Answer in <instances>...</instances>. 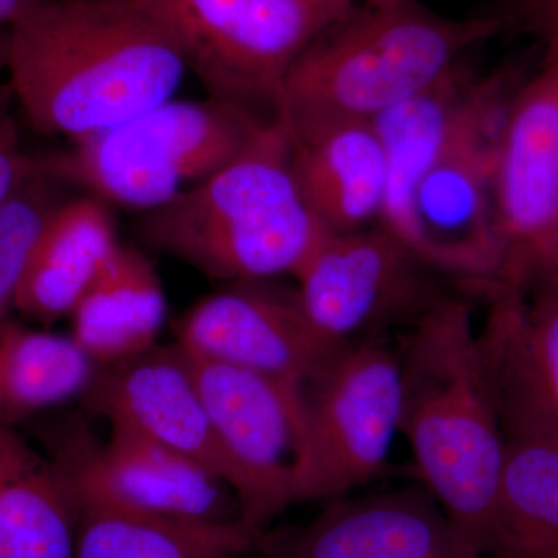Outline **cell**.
<instances>
[{"mask_svg": "<svg viewBox=\"0 0 558 558\" xmlns=\"http://www.w3.org/2000/svg\"><path fill=\"white\" fill-rule=\"evenodd\" d=\"M83 2H110V0H83Z\"/></svg>", "mask_w": 558, "mask_h": 558, "instance_id": "30", "label": "cell"}, {"mask_svg": "<svg viewBox=\"0 0 558 558\" xmlns=\"http://www.w3.org/2000/svg\"><path fill=\"white\" fill-rule=\"evenodd\" d=\"M167 301L156 267L138 248L117 244L72 314V339L97 366L157 347Z\"/></svg>", "mask_w": 558, "mask_h": 558, "instance_id": "18", "label": "cell"}, {"mask_svg": "<svg viewBox=\"0 0 558 558\" xmlns=\"http://www.w3.org/2000/svg\"><path fill=\"white\" fill-rule=\"evenodd\" d=\"M78 520L57 465L0 425V558H75Z\"/></svg>", "mask_w": 558, "mask_h": 558, "instance_id": "19", "label": "cell"}, {"mask_svg": "<svg viewBox=\"0 0 558 558\" xmlns=\"http://www.w3.org/2000/svg\"><path fill=\"white\" fill-rule=\"evenodd\" d=\"M538 36L543 57L510 102L495 172L505 289L521 292L558 278V27Z\"/></svg>", "mask_w": 558, "mask_h": 558, "instance_id": "9", "label": "cell"}, {"mask_svg": "<svg viewBox=\"0 0 558 558\" xmlns=\"http://www.w3.org/2000/svg\"><path fill=\"white\" fill-rule=\"evenodd\" d=\"M295 502L339 499L384 473L402 418L400 352L376 339L341 349L304 387Z\"/></svg>", "mask_w": 558, "mask_h": 558, "instance_id": "8", "label": "cell"}, {"mask_svg": "<svg viewBox=\"0 0 558 558\" xmlns=\"http://www.w3.org/2000/svg\"><path fill=\"white\" fill-rule=\"evenodd\" d=\"M191 354L230 363L304 388L348 347L330 339L303 310L296 289L269 279L230 282L175 325Z\"/></svg>", "mask_w": 558, "mask_h": 558, "instance_id": "13", "label": "cell"}, {"mask_svg": "<svg viewBox=\"0 0 558 558\" xmlns=\"http://www.w3.org/2000/svg\"><path fill=\"white\" fill-rule=\"evenodd\" d=\"M38 436L46 457L87 508L194 521L241 519L229 512V486L190 459L123 425L97 442L81 418L43 425Z\"/></svg>", "mask_w": 558, "mask_h": 558, "instance_id": "10", "label": "cell"}, {"mask_svg": "<svg viewBox=\"0 0 558 558\" xmlns=\"http://www.w3.org/2000/svg\"><path fill=\"white\" fill-rule=\"evenodd\" d=\"M10 53V28H0V72L7 70Z\"/></svg>", "mask_w": 558, "mask_h": 558, "instance_id": "29", "label": "cell"}, {"mask_svg": "<svg viewBox=\"0 0 558 558\" xmlns=\"http://www.w3.org/2000/svg\"><path fill=\"white\" fill-rule=\"evenodd\" d=\"M7 70L33 126L76 140L171 100L189 69L142 0H49L10 27Z\"/></svg>", "mask_w": 558, "mask_h": 558, "instance_id": "1", "label": "cell"}, {"mask_svg": "<svg viewBox=\"0 0 558 558\" xmlns=\"http://www.w3.org/2000/svg\"><path fill=\"white\" fill-rule=\"evenodd\" d=\"M182 351L220 442L244 480L241 519L264 531L295 505L304 388Z\"/></svg>", "mask_w": 558, "mask_h": 558, "instance_id": "11", "label": "cell"}, {"mask_svg": "<svg viewBox=\"0 0 558 558\" xmlns=\"http://www.w3.org/2000/svg\"><path fill=\"white\" fill-rule=\"evenodd\" d=\"M508 31L499 14L450 20L417 0H363L311 44L282 81L275 117L296 142L341 121H373Z\"/></svg>", "mask_w": 558, "mask_h": 558, "instance_id": "3", "label": "cell"}, {"mask_svg": "<svg viewBox=\"0 0 558 558\" xmlns=\"http://www.w3.org/2000/svg\"><path fill=\"white\" fill-rule=\"evenodd\" d=\"M427 267L385 229L326 230L293 271L303 310L341 344L389 325H414L442 296Z\"/></svg>", "mask_w": 558, "mask_h": 558, "instance_id": "12", "label": "cell"}, {"mask_svg": "<svg viewBox=\"0 0 558 558\" xmlns=\"http://www.w3.org/2000/svg\"><path fill=\"white\" fill-rule=\"evenodd\" d=\"M517 83L513 70H499L476 83L468 108L418 179L405 242L427 269L487 295L505 289L495 172Z\"/></svg>", "mask_w": 558, "mask_h": 558, "instance_id": "6", "label": "cell"}, {"mask_svg": "<svg viewBox=\"0 0 558 558\" xmlns=\"http://www.w3.org/2000/svg\"><path fill=\"white\" fill-rule=\"evenodd\" d=\"M402 418L422 486L483 558L502 461L505 433L464 301L442 296L400 351Z\"/></svg>", "mask_w": 558, "mask_h": 558, "instance_id": "2", "label": "cell"}, {"mask_svg": "<svg viewBox=\"0 0 558 558\" xmlns=\"http://www.w3.org/2000/svg\"><path fill=\"white\" fill-rule=\"evenodd\" d=\"M81 400L110 425L135 429L201 465L229 486L240 505L244 480L220 442L178 343L97 366Z\"/></svg>", "mask_w": 558, "mask_h": 558, "instance_id": "14", "label": "cell"}, {"mask_svg": "<svg viewBox=\"0 0 558 558\" xmlns=\"http://www.w3.org/2000/svg\"><path fill=\"white\" fill-rule=\"evenodd\" d=\"M264 531L242 519L194 521L87 508L75 558H244L260 554Z\"/></svg>", "mask_w": 558, "mask_h": 558, "instance_id": "23", "label": "cell"}, {"mask_svg": "<svg viewBox=\"0 0 558 558\" xmlns=\"http://www.w3.org/2000/svg\"><path fill=\"white\" fill-rule=\"evenodd\" d=\"M5 98L0 92V208L38 170V160L22 153L20 135L7 110Z\"/></svg>", "mask_w": 558, "mask_h": 558, "instance_id": "26", "label": "cell"}, {"mask_svg": "<svg viewBox=\"0 0 558 558\" xmlns=\"http://www.w3.org/2000/svg\"><path fill=\"white\" fill-rule=\"evenodd\" d=\"M476 83L458 64L438 83L371 121L387 160L381 229L403 245L410 233L411 204L418 179L468 108Z\"/></svg>", "mask_w": 558, "mask_h": 558, "instance_id": "21", "label": "cell"}, {"mask_svg": "<svg viewBox=\"0 0 558 558\" xmlns=\"http://www.w3.org/2000/svg\"><path fill=\"white\" fill-rule=\"evenodd\" d=\"M304 202L325 229L362 230L384 211L387 160L371 121H341L292 142Z\"/></svg>", "mask_w": 558, "mask_h": 558, "instance_id": "17", "label": "cell"}, {"mask_svg": "<svg viewBox=\"0 0 558 558\" xmlns=\"http://www.w3.org/2000/svg\"><path fill=\"white\" fill-rule=\"evenodd\" d=\"M170 25L209 98L274 119L282 81L363 0H142Z\"/></svg>", "mask_w": 558, "mask_h": 558, "instance_id": "7", "label": "cell"}, {"mask_svg": "<svg viewBox=\"0 0 558 558\" xmlns=\"http://www.w3.org/2000/svg\"><path fill=\"white\" fill-rule=\"evenodd\" d=\"M499 16L508 28L538 33L549 27H558V0H506Z\"/></svg>", "mask_w": 558, "mask_h": 558, "instance_id": "27", "label": "cell"}, {"mask_svg": "<svg viewBox=\"0 0 558 558\" xmlns=\"http://www.w3.org/2000/svg\"><path fill=\"white\" fill-rule=\"evenodd\" d=\"M97 365L72 337L20 323L0 325V425L17 424L80 398Z\"/></svg>", "mask_w": 558, "mask_h": 558, "instance_id": "24", "label": "cell"}, {"mask_svg": "<svg viewBox=\"0 0 558 558\" xmlns=\"http://www.w3.org/2000/svg\"><path fill=\"white\" fill-rule=\"evenodd\" d=\"M267 558H481L424 486L333 499L306 526L266 532Z\"/></svg>", "mask_w": 558, "mask_h": 558, "instance_id": "15", "label": "cell"}, {"mask_svg": "<svg viewBox=\"0 0 558 558\" xmlns=\"http://www.w3.org/2000/svg\"><path fill=\"white\" fill-rule=\"evenodd\" d=\"M117 244L106 202L84 196L57 205L33 245L14 307L44 325L69 317Z\"/></svg>", "mask_w": 558, "mask_h": 558, "instance_id": "20", "label": "cell"}, {"mask_svg": "<svg viewBox=\"0 0 558 558\" xmlns=\"http://www.w3.org/2000/svg\"><path fill=\"white\" fill-rule=\"evenodd\" d=\"M326 230L301 196L278 117L222 170L138 222L150 248L229 282L292 277Z\"/></svg>", "mask_w": 558, "mask_h": 558, "instance_id": "4", "label": "cell"}, {"mask_svg": "<svg viewBox=\"0 0 558 558\" xmlns=\"http://www.w3.org/2000/svg\"><path fill=\"white\" fill-rule=\"evenodd\" d=\"M50 182L38 167L0 208V325L16 304L33 245L58 205Z\"/></svg>", "mask_w": 558, "mask_h": 558, "instance_id": "25", "label": "cell"}, {"mask_svg": "<svg viewBox=\"0 0 558 558\" xmlns=\"http://www.w3.org/2000/svg\"><path fill=\"white\" fill-rule=\"evenodd\" d=\"M266 120L215 98H171L72 140L68 150L38 160V167L54 182L72 183L106 204L148 213L222 170Z\"/></svg>", "mask_w": 558, "mask_h": 558, "instance_id": "5", "label": "cell"}, {"mask_svg": "<svg viewBox=\"0 0 558 558\" xmlns=\"http://www.w3.org/2000/svg\"><path fill=\"white\" fill-rule=\"evenodd\" d=\"M490 295L478 349L502 433L558 432V278Z\"/></svg>", "mask_w": 558, "mask_h": 558, "instance_id": "16", "label": "cell"}, {"mask_svg": "<svg viewBox=\"0 0 558 558\" xmlns=\"http://www.w3.org/2000/svg\"><path fill=\"white\" fill-rule=\"evenodd\" d=\"M49 0H0V28L13 27Z\"/></svg>", "mask_w": 558, "mask_h": 558, "instance_id": "28", "label": "cell"}, {"mask_svg": "<svg viewBox=\"0 0 558 558\" xmlns=\"http://www.w3.org/2000/svg\"><path fill=\"white\" fill-rule=\"evenodd\" d=\"M486 556L558 558V432L505 435Z\"/></svg>", "mask_w": 558, "mask_h": 558, "instance_id": "22", "label": "cell"}]
</instances>
